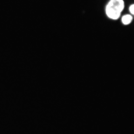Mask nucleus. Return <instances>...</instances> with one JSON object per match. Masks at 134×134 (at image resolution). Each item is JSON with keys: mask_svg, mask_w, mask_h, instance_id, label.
<instances>
[{"mask_svg": "<svg viewBox=\"0 0 134 134\" xmlns=\"http://www.w3.org/2000/svg\"><path fill=\"white\" fill-rule=\"evenodd\" d=\"M121 21H122L123 25H129V24L132 23V16L130 14H126V15L123 16Z\"/></svg>", "mask_w": 134, "mask_h": 134, "instance_id": "2", "label": "nucleus"}, {"mask_svg": "<svg viewBox=\"0 0 134 134\" xmlns=\"http://www.w3.org/2000/svg\"><path fill=\"white\" fill-rule=\"evenodd\" d=\"M125 7L124 0H110L105 7V14L110 19L117 20Z\"/></svg>", "mask_w": 134, "mask_h": 134, "instance_id": "1", "label": "nucleus"}, {"mask_svg": "<svg viewBox=\"0 0 134 134\" xmlns=\"http://www.w3.org/2000/svg\"><path fill=\"white\" fill-rule=\"evenodd\" d=\"M129 10H130V12H131V14H132L134 16V4H132L130 6L129 8Z\"/></svg>", "mask_w": 134, "mask_h": 134, "instance_id": "3", "label": "nucleus"}]
</instances>
